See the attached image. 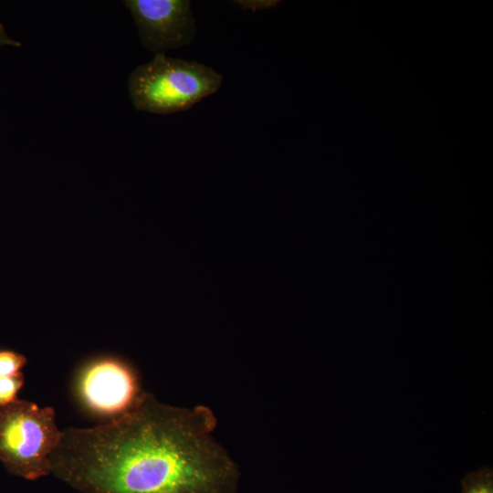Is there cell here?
Here are the masks:
<instances>
[{
	"mask_svg": "<svg viewBox=\"0 0 493 493\" xmlns=\"http://www.w3.org/2000/svg\"><path fill=\"white\" fill-rule=\"evenodd\" d=\"M144 47L154 55L190 44L196 34L188 0H128Z\"/></svg>",
	"mask_w": 493,
	"mask_h": 493,
	"instance_id": "5",
	"label": "cell"
},
{
	"mask_svg": "<svg viewBox=\"0 0 493 493\" xmlns=\"http://www.w3.org/2000/svg\"><path fill=\"white\" fill-rule=\"evenodd\" d=\"M26 357L12 349L0 348V376H11L21 372L26 365Z\"/></svg>",
	"mask_w": 493,
	"mask_h": 493,
	"instance_id": "7",
	"label": "cell"
},
{
	"mask_svg": "<svg viewBox=\"0 0 493 493\" xmlns=\"http://www.w3.org/2000/svg\"><path fill=\"white\" fill-rule=\"evenodd\" d=\"M62 431L52 407L17 398L0 408V462L10 474L24 479L48 476L50 456Z\"/></svg>",
	"mask_w": 493,
	"mask_h": 493,
	"instance_id": "3",
	"label": "cell"
},
{
	"mask_svg": "<svg viewBox=\"0 0 493 493\" xmlns=\"http://www.w3.org/2000/svg\"><path fill=\"white\" fill-rule=\"evenodd\" d=\"M25 377L22 372L11 376H0V408L17 399V393L24 385Z\"/></svg>",
	"mask_w": 493,
	"mask_h": 493,
	"instance_id": "8",
	"label": "cell"
},
{
	"mask_svg": "<svg viewBox=\"0 0 493 493\" xmlns=\"http://www.w3.org/2000/svg\"><path fill=\"white\" fill-rule=\"evenodd\" d=\"M1 46L20 47L21 43L10 38L5 32L4 26L0 23V47Z\"/></svg>",
	"mask_w": 493,
	"mask_h": 493,
	"instance_id": "10",
	"label": "cell"
},
{
	"mask_svg": "<svg viewBox=\"0 0 493 493\" xmlns=\"http://www.w3.org/2000/svg\"><path fill=\"white\" fill-rule=\"evenodd\" d=\"M242 8L246 10L257 11L263 10L270 7H274L278 5V1L275 0H238L235 1Z\"/></svg>",
	"mask_w": 493,
	"mask_h": 493,
	"instance_id": "9",
	"label": "cell"
},
{
	"mask_svg": "<svg viewBox=\"0 0 493 493\" xmlns=\"http://www.w3.org/2000/svg\"><path fill=\"white\" fill-rule=\"evenodd\" d=\"M205 406L145 393L126 415L62 431L51 474L79 493H237L239 468L213 435Z\"/></svg>",
	"mask_w": 493,
	"mask_h": 493,
	"instance_id": "1",
	"label": "cell"
},
{
	"mask_svg": "<svg viewBox=\"0 0 493 493\" xmlns=\"http://www.w3.org/2000/svg\"><path fill=\"white\" fill-rule=\"evenodd\" d=\"M223 76L214 68L181 58L155 55L129 77V92L135 109L172 114L192 108L216 92Z\"/></svg>",
	"mask_w": 493,
	"mask_h": 493,
	"instance_id": "2",
	"label": "cell"
},
{
	"mask_svg": "<svg viewBox=\"0 0 493 493\" xmlns=\"http://www.w3.org/2000/svg\"><path fill=\"white\" fill-rule=\"evenodd\" d=\"M461 493H493V469L483 467L467 474L462 481Z\"/></svg>",
	"mask_w": 493,
	"mask_h": 493,
	"instance_id": "6",
	"label": "cell"
},
{
	"mask_svg": "<svg viewBox=\"0 0 493 493\" xmlns=\"http://www.w3.org/2000/svg\"><path fill=\"white\" fill-rule=\"evenodd\" d=\"M72 389L84 412L101 424L131 413L145 393L135 366L122 356L108 352L79 362Z\"/></svg>",
	"mask_w": 493,
	"mask_h": 493,
	"instance_id": "4",
	"label": "cell"
}]
</instances>
